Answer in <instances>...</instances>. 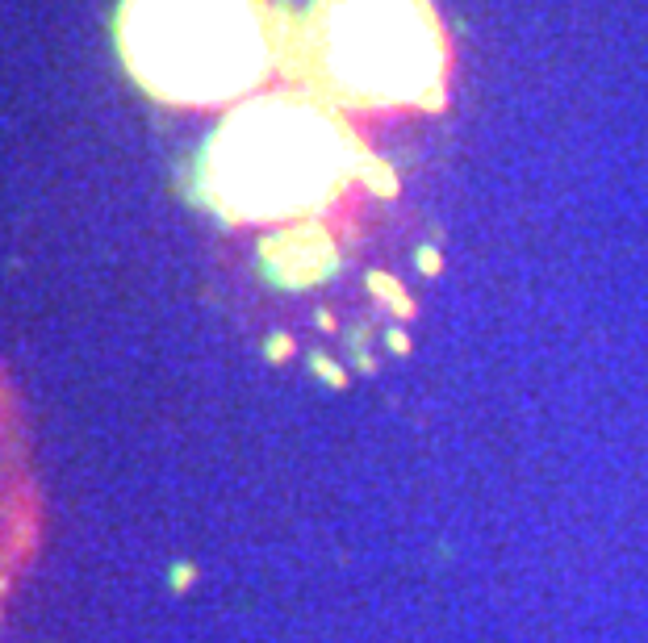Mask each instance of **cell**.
Returning <instances> with one entry per match:
<instances>
[{
	"instance_id": "3",
	"label": "cell",
	"mask_w": 648,
	"mask_h": 643,
	"mask_svg": "<svg viewBox=\"0 0 648 643\" xmlns=\"http://www.w3.org/2000/svg\"><path fill=\"white\" fill-rule=\"evenodd\" d=\"M444 59L427 0H314L302 38L314 88L352 105H435Z\"/></svg>"
},
{
	"instance_id": "2",
	"label": "cell",
	"mask_w": 648,
	"mask_h": 643,
	"mask_svg": "<svg viewBox=\"0 0 648 643\" xmlns=\"http://www.w3.org/2000/svg\"><path fill=\"white\" fill-rule=\"evenodd\" d=\"M118 51L151 97L222 105L268 76L276 21L264 0H126Z\"/></svg>"
},
{
	"instance_id": "1",
	"label": "cell",
	"mask_w": 648,
	"mask_h": 643,
	"mask_svg": "<svg viewBox=\"0 0 648 643\" xmlns=\"http://www.w3.org/2000/svg\"><path fill=\"white\" fill-rule=\"evenodd\" d=\"M356 172V142L310 97H264L235 109L205 155L210 197L230 218H293L331 201Z\"/></svg>"
}]
</instances>
